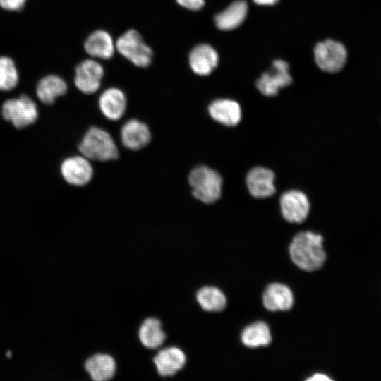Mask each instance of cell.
Segmentation results:
<instances>
[{
	"label": "cell",
	"mask_w": 381,
	"mask_h": 381,
	"mask_svg": "<svg viewBox=\"0 0 381 381\" xmlns=\"http://www.w3.org/2000/svg\"><path fill=\"white\" fill-rule=\"evenodd\" d=\"M150 139L147 126L137 119L128 120L121 129L122 144L129 150H140L149 143Z\"/></svg>",
	"instance_id": "4fadbf2b"
},
{
	"label": "cell",
	"mask_w": 381,
	"mask_h": 381,
	"mask_svg": "<svg viewBox=\"0 0 381 381\" xmlns=\"http://www.w3.org/2000/svg\"><path fill=\"white\" fill-rule=\"evenodd\" d=\"M210 116L216 121L228 126L237 125L241 119L240 105L234 100L218 99L208 107Z\"/></svg>",
	"instance_id": "e0dca14e"
},
{
	"label": "cell",
	"mask_w": 381,
	"mask_h": 381,
	"mask_svg": "<svg viewBox=\"0 0 381 381\" xmlns=\"http://www.w3.org/2000/svg\"><path fill=\"white\" fill-rule=\"evenodd\" d=\"M138 337L144 346L157 349L164 343L166 334L162 329L160 321L157 318H149L140 325Z\"/></svg>",
	"instance_id": "7402d4cb"
},
{
	"label": "cell",
	"mask_w": 381,
	"mask_h": 381,
	"mask_svg": "<svg viewBox=\"0 0 381 381\" xmlns=\"http://www.w3.org/2000/svg\"><path fill=\"white\" fill-rule=\"evenodd\" d=\"M78 148L81 155L89 160L104 162L114 159L119 155L110 134L97 127H92L86 132Z\"/></svg>",
	"instance_id": "7a4b0ae2"
},
{
	"label": "cell",
	"mask_w": 381,
	"mask_h": 381,
	"mask_svg": "<svg viewBox=\"0 0 381 381\" xmlns=\"http://www.w3.org/2000/svg\"><path fill=\"white\" fill-rule=\"evenodd\" d=\"M274 174L270 169L257 167L247 174L246 181L250 193L257 198H265L275 193Z\"/></svg>",
	"instance_id": "8fae6325"
},
{
	"label": "cell",
	"mask_w": 381,
	"mask_h": 381,
	"mask_svg": "<svg viewBox=\"0 0 381 381\" xmlns=\"http://www.w3.org/2000/svg\"><path fill=\"white\" fill-rule=\"evenodd\" d=\"M26 0H0V6L8 11H18L23 8Z\"/></svg>",
	"instance_id": "484cf974"
},
{
	"label": "cell",
	"mask_w": 381,
	"mask_h": 381,
	"mask_svg": "<svg viewBox=\"0 0 381 381\" xmlns=\"http://www.w3.org/2000/svg\"><path fill=\"white\" fill-rule=\"evenodd\" d=\"M84 47L86 52L94 58L109 59L116 49L112 37L105 30H96L86 39Z\"/></svg>",
	"instance_id": "ac0fdd59"
},
{
	"label": "cell",
	"mask_w": 381,
	"mask_h": 381,
	"mask_svg": "<svg viewBox=\"0 0 381 381\" xmlns=\"http://www.w3.org/2000/svg\"><path fill=\"white\" fill-rule=\"evenodd\" d=\"M321 235L312 231L297 234L289 246L293 262L299 268L308 271L319 270L326 260Z\"/></svg>",
	"instance_id": "6da1fadb"
},
{
	"label": "cell",
	"mask_w": 381,
	"mask_h": 381,
	"mask_svg": "<svg viewBox=\"0 0 381 381\" xmlns=\"http://www.w3.org/2000/svg\"><path fill=\"white\" fill-rule=\"evenodd\" d=\"M291 83L289 64L278 59L273 61L272 69L264 73L257 80L256 86L262 94L271 97L276 95L280 88L286 87Z\"/></svg>",
	"instance_id": "52a82bcc"
},
{
	"label": "cell",
	"mask_w": 381,
	"mask_h": 381,
	"mask_svg": "<svg viewBox=\"0 0 381 381\" xmlns=\"http://www.w3.org/2000/svg\"><path fill=\"white\" fill-rule=\"evenodd\" d=\"M193 196L206 204L217 201L221 196L222 178L220 174L206 167L194 168L188 176Z\"/></svg>",
	"instance_id": "3957f363"
},
{
	"label": "cell",
	"mask_w": 381,
	"mask_h": 381,
	"mask_svg": "<svg viewBox=\"0 0 381 381\" xmlns=\"http://www.w3.org/2000/svg\"><path fill=\"white\" fill-rule=\"evenodd\" d=\"M18 82V74L13 61L6 56L0 57V90H11Z\"/></svg>",
	"instance_id": "d4e9b609"
},
{
	"label": "cell",
	"mask_w": 381,
	"mask_h": 381,
	"mask_svg": "<svg viewBox=\"0 0 381 381\" xmlns=\"http://www.w3.org/2000/svg\"><path fill=\"white\" fill-rule=\"evenodd\" d=\"M61 172L66 182L77 186L86 185L93 176L90 160L83 155L66 159L61 164Z\"/></svg>",
	"instance_id": "30bf717a"
},
{
	"label": "cell",
	"mask_w": 381,
	"mask_h": 381,
	"mask_svg": "<svg viewBox=\"0 0 381 381\" xmlns=\"http://www.w3.org/2000/svg\"><path fill=\"white\" fill-rule=\"evenodd\" d=\"M116 368L113 357L106 353H96L90 357L85 363L86 371L95 381L111 379L115 374Z\"/></svg>",
	"instance_id": "d6986e66"
},
{
	"label": "cell",
	"mask_w": 381,
	"mask_h": 381,
	"mask_svg": "<svg viewBox=\"0 0 381 381\" xmlns=\"http://www.w3.org/2000/svg\"><path fill=\"white\" fill-rule=\"evenodd\" d=\"M265 307L270 311L288 310L294 303V296L291 289L279 283L269 284L262 296Z\"/></svg>",
	"instance_id": "2e32d148"
},
{
	"label": "cell",
	"mask_w": 381,
	"mask_h": 381,
	"mask_svg": "<svg viewBox=\"0 0 381 381\" xmlns=\"http://www.w3.org/2000/svg\"><path fill=\"white\" fill-rule=\"evenodd\" d=\"M6 356L8 357H10L11 356V351H8L7 353H6Z\"/></svg>",
	"instance_id": "f546056e"
},
{
	"label": "cell",
	"mask_w": 381,
	"mask_h": 381,
	"mask_svg": "<svg viewBox=\"0 0 381 381\" xmlns=\"http://www.w3.org/2000/svg\"><path fill=\"white\" fill-rule=\"evenodd\" d=\"M315 61L322 71L336 73L344 66L347 52L345 47L333 40H326L317 44L314 49Z\"/></svg>",
	"instance_id": "8992f818"
},
{
	"label": "cell",
	"mask_w": 381,
	"mask_h": 381,
	"mask_svg": "<svg viewBox=\"0 0 381 381\" xmlns=\"http://www.w3.org/2000/svg\"><path fill=\"white\" fill-rule=\"evenodd\" d=\"M279 204L283 217L291 223L303 222L310 211V202L307 196L298 190H291L283 193Z\"/></svg>",
	"instance_id": "ba28073f"
},
{
	"label": "cell",
	"mask_w": 381,
	"mask_h": 381,
	"mask_svg": "<svg viewBox=\"0 0 381 381\" xmlns=\"http://www.w3.org/2000/svg\"><path fill=\"white\" fill-rule=\"evenodd\" d=\"M196 298L201 308L208 312H219L226 305V296L219 289L207 286L199 289Z\"/></svg>",
	"instance_id": "cb8c5ba5"
},
{
	"label": "cell",
	"mask_w": 381,
	"mask_h": 381,
	"mask_svg": "<svg viewBox=\"0 0 381 381\" xmlns=\"http://www.w3.org/2000/svg\"><path fill=\"white\" fill-rule=\"evenodd\" d=\"M257 4L259 5H274L278 0H253Z\"/></svg>",
	"instance_id": "f1b7e54d"
},
{
	"label": "cell",
	"mask_w": 381,
	"mask_h": 381,
	"mask_svg": "<svg viewBox=\"0 0 381 381\" xmlns=\"http://www.w3.org/2000/svg\"><path fill=\"white\" fill-rule=\"evenodd\" d=\"M98 104L100 111L107 119L116 121L125 113L126 99L120 89L110 87L101 94Z\"/></svg>",
	"instance_id": "9a60e30c"
},
{
	"label": "cell",
	"mask_w": 381,
	"mask_h": 381,
	"mask_svg": "<svg viewBox=\"0 0 381 381\" xmlns=\"http://www.w3.org/2000/svg\"><path fill=\"white\" fill-rule=\"evenodd\" d=\"M1 113L17 128L33 123L38 116L35 103L25 95L6 100L2 105Z\"/></svg>",
	"instance_id": "5b68a950"
},
{
	"label": "cell",
	"mask_w": 381,
	"mask_h": 381,
	"mask_svg": "<svg viewBox=\"0 0 381 381\" xmlns=\"http://www.w3.org/2000/svg\"><path fill=\"white\" fill-rule=\"evenodd\" d=\"M247 11L248 6L245 1H236L215 16L216 25L222 30L234 29L243 23Z\"/></svg>",
	"instance_id": "ffe728a7"
},
{
	"label": "cell",
	"mask_w": 381,
	"mask_h": 381,
	"mask_svg": "<svg viewBox=\"0 0 381 381\" xmlns=\"http://www.w3.org/2000/svg\"><path fill=\"white\" fill-rule=\"evenodd\" d=\"M115 45L117 51L136 66L145 68L152 62V49L135 30H129L121 35Z\"/></svg>",
	"instance_id": "277c9868"
},
{
	"label": "cell",
	"mask_w": 381,
	"mask_h": 381,
	"mask_svg": "<svg viewBox=\"0 0 381 381\" xmlns=\"http://www.w3.org/2000/svg\"><path fill=\"white\" fill-rule=\"evenodd\" d=\"M307 380L308 381H329L332 380L328 376L321 373H316L312 377H309Z\"/></svg>",
	"instance_id": "83f0119b"
},
{
	"label": "cell",
	"mask_w": 381,
	"mask_h": 381,
	"mask_svg": "<svg viewBox=\"0 0 381 381\" xmlns=\"http://www.w3.org/2000/svg\"><path fill=\"white\" fill-rule=\"evenodd\" d=\"M67 84L61 77L49 75L42 78L37 85V97L44 104H51L67 91Z\"/></svg>",
	"instance_id": "44dd1931"
},
{
	"label": "cell",
	"mask_w": 381,
	"mask_h": 381,
	"mask_svg": "<svg viewBox=\"0 0 381 381\" xmlns=\"http://www.w3.org/2000/svg\"><path fill=\"white\" fill-rule=\"evenodd\" d=\"M153 361L159 375L170 377L184 367L186 356L181 349L170 346L160 350L154 357Z\"/></svg>",
	"instance_id": "7c38bea8"
},
{
	"label": "cell",
	"mask_w": 381,
	"mask_h": 381,
	"mask_svg": "<svg viewBox=\"0 0 381 381\" xmlns=\"http://www.w3.org/2000/svg\"><path fill=\"white\" fill-rule=\"evenodd\" d=\"M103 76L102 66L96 60L87 59L77 66L74 82L82 92L92 94L99 88Z\"/></svg>",
	"instance_id": "9c48e42d"
},
{
	"label": "cell",
	"mask_w": 381,
	"mask_h": 381,
	"mask_svg": "<svg viewBox=\"0 0 381 381\" xmlns=\"http://www.w3.org/2000/svg\"><path fill=\"white\" fill-rule=\"evenodd\" d=\"M176 1L180 6L192 11L200 10L205 4V0H176Z\"/></svg>",
	"instance_id": "4316f807"
},
{
	"label": "cell",
	"mask_w": 381,
	"mask_h": 381,
	"mask_svg": "<svg viewBox=\"0 0 381 381\" xmlns=\"http://www.w3.org/2000/svg\"><path fill=\"white\" fill-rule=\"evenodd\" d=\"M271 340L272 337L269 327L261 321L249 325L241 334L243 344L250 348L267 346L270 344Z\"/></svg>",
	"instance_id": "603a6c76"
},
{
	"label": "cell",
	"mask_w": 381,
	"mask_h": 381,
	"mask_svg": "<svg viewBox=\"0 0 381 381\" xmlns=\"http://www.w3.org/2000/svg\"><path fill=\"white\" fill-rule=\"evenodd\" d=\"M218 55L215 49L207 44L195 47L189 54V64L192 71L199 75H207L216 68Z\"/></svg>",
	"instance_id": "5bb4252c"
}]
</instances>
